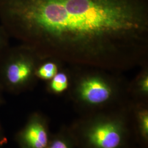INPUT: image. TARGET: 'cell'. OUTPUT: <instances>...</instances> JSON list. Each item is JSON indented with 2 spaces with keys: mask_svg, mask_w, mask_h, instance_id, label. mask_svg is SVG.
<instances>
[{
  "mask_svg": "<svg viewBox=\"0 0 148 148\" xmlns=\"http://www.w3.org/2000/svg\"><path fill=\"white\" fill-rule=\"evenodd\" d=\"M0 22L42 60L110 73L148 61V0H0Z\"/></svg>",
  "mask_w": 148,
  "mask_h": 148,
  "instance_id": "1",
  "label": "cell"
},
{
  "mask_svg": "<svg viewBox=\"0 0 148 148\" xmlns=\"http://www.w3.org/2000/svg\"><path fill=\"white\" fill-rule=\"evenodd\" d=\"M130 103L80 115L68 126L77 148H137L131 122Z\"/></svg>",
  "mask_w": 148,
  "mask_h": 148,
  "instance_id": "2",
  "label": "cell"
},
{
  "mask_svg": "<svg viewBox=\"0 0 148 148\" xmlns=\"http://www.w3.org/2000/svg\"><path fill=\"white\" fill-rule=\"evenodd\" d=\"M107 72L93 69L71 77L69 95L80 115L123 106L130 101L128 84Z\"/></svg>",
  "mask_w": 148,
  "mask_h": 148,
  "instance_id": "3",
  "label": "cell"
},
{
  "mask_svg": "<svg viewBox=\"0 0 148 148\" xmlns=\"http://www.w3.org/2000/svg\"><path fill=\"white\" fill-rule=\"evenodd\" d=\"M42 61L21 44L7 48L0 54V86L3 92L19 95L32 90L38 79L36 70Z\"/></svg>",
  "mask_w": 148,
  "mask_h": 148,
  "instance_id": "4",
  "label": "cell"
},
{
  "mask_svg": "<svg viewBox=\"0 0 148 148\" xmlns=\"http://www.w3.org/2000/svg\"><path fill=\"white\" fill-rule=\"evenodd\" d=\"M49 119L40 111L32 112L14 137L18 148H47L51 140Z\"/></svg>",
  "mask_w": 148,
  "mask_h": 148,
  "instance_id": "5",
  "label": "cell"
},
{
  "mask_svg": "<svg viewBox=\"0 0 148 148\" xmlns=\"http://www.w3.org/2000/svg\"><path fill=\"white\" fill-rule=\"evenodd\" d=\"M130 114L138 147L148 148V102L130 101Z\"/></svg>",
  "mask_w": 148,
  "mask_h": 148,
  "instance_id": "6",
  "label": "cell"
},
{
  "mask_svg": "<svg viewBox=\"0 0 148 148\" xmlns=\"http://www.w3.org/2000/svg\"><path fill=\"white\" fill-rule=\"evenodd\" d=\"M127 93L130 101L148 102V72L144 69L127 85Z\"/></svg>",
  "mask_w": 148,
  "mask_h": 148,
  "instance_id": "7",
  "label": "cell"
},
{
  "mask_svg": "<svg viewBox=\"0 0 148 148\" xmlns=\"http://www.w3.org/2000/svg\"><path fill=\"white\" fill-rule=\"evenodd\" d=\"M47 148H77L69 127L63 126L58 132L52 133Z\"/></svg>",
  "mask_w": 148,
  "mask_h": 148,
  "instance_id": "8",
  "label": "cell"
},
{
  "mask_svg": "<svg viewBox=\"0 0 148 148\" xmlns=\"http://www.w3.org/2000/svg\"><path fill=\"white\" fill-rule=\"evenodd\" d=\"M71 84V77L66 73L59 71L53 78L47 81L46 89L49 93L60 95L69 91Z\"/></svg>",
  "mask_w": 148,
  "mask_h": 148,
  "instance_id": "9",
  "label": "cell"
},
{
  "mask_svg": "<svg viewBox=\"0 0 148 148\" xmlns=\"http://www.w3.org/2000/svg\"><path fill=\"white\" fill-rule=\"evenodd\" d=\"M58 63L52 60H42L37 66L36 76L37 79L48 81L59 71Z\"/></svg>",
  "mask_w": 148,
  "mask_h": 148,
  "instance_id": "10",
  "label": "cell"
},
{
  "mask_svg": "<svg viewBox=\"0 0 148 148\" xmlns=\"http://www.w3.org/2000/svg\"><path fill=\"white\" fill-rule=\"evenodd\" d=\"M11 37L5 28L0 25V54L3 53L10 46V38Z\"/></svg>",
  "mask_w": 148,
  "mask_h": 148,
  "instance_id": "11",
  "label": "cell"
},
{
  "mask_svg": "<svg viewBox=\"0 0 148 148\" xmlns=\"http://www.w3.org/2000/svg\"><path fill=\"white\" fill-rule=\"evenodd\" d=\"M3 90L2 89L1 86H0V106L3 105L5 103V98L3 95Z\"/></svg>",
  "mask_w": 148,
  "mask_h": 148,
  "instance_id": "12",
  "label": "cell"
},
{
  "mask_svg": "<svg viewBox=\"0 0 148 148\" xmlns=\"http://www.w3.org/2000/svg\"><path fill=\"white\" fill-rule=\"evenodd\" d=\"M4 140H5V138L3 137L2 132V129L0 125V148H2V145L4 143Z\"/></svg>",
  "mask_w": 148,
  "mask_h": 148,
  "instance_id": "13",
  "label": "cell"
},
{
  "mask_svg": "<svg viewBox=\"0 0 148 148\" xmlns=\"http://www.w3.org/2000/svg\"><path fill=\"white\" fill-rule=\"evenodd\" d=\"M137 148H139V147H137Z\"/></svg>",
  "mask_w": 148,
  "mask_h": 148,
  "instance_id": "14",
  "label": "cell"
}]
</instances>
